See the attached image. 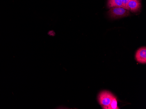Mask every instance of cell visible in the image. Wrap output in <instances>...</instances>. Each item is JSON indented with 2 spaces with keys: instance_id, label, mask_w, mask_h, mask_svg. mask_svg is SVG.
I'll return each instance as SVG.
<instances>
[{
  "instance_id": "cell-1",
  "label": "cell",
  "mask_w": 146,
  "mask_h": 109,
  "mask_svg": "<svg viewBox=\"0 0 146 109\" xmlns=\"http://www.w3.org/2000/svg\"><path fill=\"white\" fill-rule=\"evenodd\" d=\"M113 96V94L109 91H104L100 93L98 96V101L102 109H107Z\"/></svg>"
},
{
  "instance_id": "cell-3",
  "label": "cell",
  "mask_w": 146,
  "mask_h": 109,
  "mask_svg": "<svg viewBox=\"0 0 146 109\" xmlns=\"http://www.w3.org/2000/svg\"><path fill=\"white\" fill-rule=\"evenodd\" d=\"M135 58L138 62L141 63H146V48L142 47L136 52Z\"/></svg>"
},
{
  "instance_id": "cell-6",
  "label": "cell",
  "mask_w": 146,
  "mask_h": 109,
  "mask_svg": "<svg viewBox=\"0 0 146 109\" xmlns=\"http://www.w3.org/2000/svg\"><path fill=\"white\" fill-rule=\"evenodd\" d=\"M119 108L117 106V98L114 95L112 100L111 101L110 104L108 106L106 109H119Z\"/></svg>"
},
{
  "instance_id": "cell-7",
  "label": "cell",
  "mask_w": 146,
  "mask_h": 109,
  "mask_svg": "<svg viewBox=\"0 0 146 109\" xmlns=\"http://www.w3.org/2000/svg\"><path fill=\"white\" fill-rule=\"evenodd\" d=\"M121 1H122V4H123V8L128 10V4L130 0H121Z\"/></svg>"
},
{
  "instance_id": "cell-2",
  "label": "cell",
  "mask_w": 146,
  "mask_h": 109,
  "mask_svg": "<svg viewBox=\"0 0 146 109\" xmlns=\"http://www.w3.org/2000/svg\"><path fill=\"white\" fill-rule=\"evenodd\" d=\"M108 14L112 18H119L130 15V11L122 8L115 7L111 8L108 12Z\"/></svg>"
},
{
  "instance_id": "cell-5",
  "label": "cell",
  "mask_w": 146,
  "mask_h": 109,
  "mask_svg": "<svg viewBox=\"0 0 146 109\" xmlns=\"http://www.w3.org/2000/svg\"><path fill=\"white\" fill-rule=\"evenodd\" d=\"M107 7L111 8L115 7H120L123 8L121 0H108L107 2Z\"/></svg>"
},
{
  "instance_id": "cell-4",
  "label": "cell",
  "mask_w": 146,
  "mask_h": 109,
  "mask_svg": "<svg viewBox=\"0 0 146 109\" xmlns=\"http://www.w3.org/2000/svg\"><path fill=\"white\" fill-rule=\"evenodd\" d=\"M141 5L140 0H130L128 4V10L132 12L138 11L141 9Z\"/></svg>"
}]
</instances>
